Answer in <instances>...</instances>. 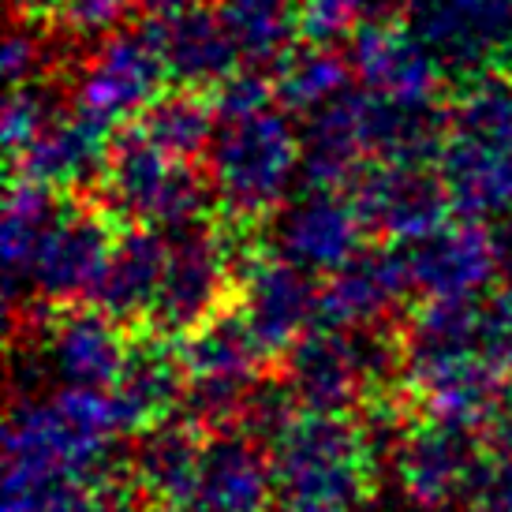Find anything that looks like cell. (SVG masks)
I'll return each instance as SVG.
<instances>
[{"label":"cell","instance_id":"cell-1","mask_svg":"<svg viewBox=\"0 0 512 512\" xmlns=\"http://www.w3.org/2000/svg\"><path fill=\"white\" fill-rule=\"evenodd\" d=\"M206 169L217 206L236 221H258L281 210L303 176V131L281 109L228 120L206 154Z\"/></svg>","mask_w":512,"mask_h":512},{"label":"cell","instance_id":"cell-2","mask_svg":"<svg viewBox=\"0 0 512 512\" xmlns=\"http://www.w3.org/2000/svg\"><path fill=\"white\" fill-rule=\"evenodd\" d=\"M101 195L113 214L128 217L139 228L184 232L202 225L214 191H210V176H199L195 165L157 150L131 124L113 139L109 169L101 176Z\"/></svg>","mask_w":512,"mask_h":512},{"label":"cell","instance_id":"cell-3","mask_svg":"<svg viewBox=\"0 0 512 512\" xmlns=\"http://www.w3.org/2000/svg\"><path fill=\"white\" fill-rule=\"evenodd\" d=\"M169 83L165 60L150 30H116L94 45L72 83V113L113 131L131 116H143Z\"/></svg>","mask_w":512,"mask_h":512},{"label":"cell","instance_id":"cell-4","mask_svg":"<svg viewBox=\"0 0 512 512\" xmlns=\"http://www.w3.org/2000/svg\"><path fill=\"white\" fill-rule=\"evenodd\" d=\"M344 57L363 90L404 105H438L441 83L449 75L430 53V45L397 19H378L363 27Z\"/></svg>","mask_w":512,"mask_h":512},{"label":"cell","instance_id":"cell-5","mask_svg":"<svg viewBox=\"0 0 512 512\" xmlns=\"http://www.w3.org/2000/svg\"><path fill=\"white\" fill-rule=\"evenodd\" d=\"M348 195L356 202L363 225L385 240L404 243H419L423 236L438 232L445 214L453 210L438 169L415 165H367Z\"/></svg>","mask_w":512,"mask_h":512},{"label":"cell","instance_id":"cell-6","mask_svg":"<svg viewBox=\"0 0 512 512\" xmlns=\"http://www.w3.org/2000/svg\"><path fill=\"white\" fill-rule=\"evenodd\" d=\"M113 255L105 217L86 206H60L34 247L27 285L49 299H72L98 292Z\"/></svg>","mask_w":512,"mask_h":512},{"label":"cell","instance_id":"cell-7","mask_svg":"<svg viewBox=\"0 0 512 512\" xmlns=\"http://www.w3.org/2000/svg\"><path fill=\"white\" fill-rule=\"evenodd\" d=\"M363 217L352 195L344 191H307L281 214L277 247L299 270H329L337 273L359 255L363 240Z\"/></svg>","mask_w":512,"mask_h":512},{"label":"cell","instance_id":"cell-8","mask_svg":"<svg viewBox=\"0 0 512 512\" xmlns=\"http://www.w3.org/2000/svg\"><path fill=\"white\" fill-rule=\"evenodd\" d=\"M408 281L434 299H468L498 270V247L479 221H445L404 255Z\"/></svg>","mask_w":512,"mask_h":512},{"label":"cell","instance_id":"cell-9","mask_svg":"<svg viewBox=\"0 0 512 512\" xmlns=\"http://www.w3.org/2000/svg\"><path fill=\"white\" fill-rule=\"evenodd\" d=\"M146 30L154 34L169 83L180 90H217L228 75L240 72L236 64L243 57L217 8H191L165 23H146Z\"/></svg>","mask_w":512,"mask_h":512},{"label":"cell","instance_id":"cell-10","mask_svg":"<svg viewBox=\"0 0 512 512\" xmlns=\"http://www.w3.org/2000/svg\"><path fill=\"white\" fill-rule=\"evenodd\" d=\"M225 273V243L217 240L210 228L195 225L176 232V240L169 243V266H165L161 296L154 307L161 322L180 329L206 318L225 288Z\"/></svg>","mask_w":512,"mask_h":512},{"label":"cell","instance_id":"cell-11","mask_svg":"<svg viewBox=\"0 0 512 512\" xmlns=\"http://www.w3.org/2000/svg\"><path fill=\"white\" fill-rule=\"evenodd\" d=\"M109 154H113L109 131L79 113H64L12 169L19 180L42 184L49 191H72L101 180L109 169Z\"/></svg>","mask_w":512,"mask_h":512},{"label":"cell","instance_id":"cell-12","mask_svg":"<svg viewBox=\"0 0 512 512\" xmlns=\"http://www.w3.org/2000/svg\"><path fill=\"white\" fill-rule=\"evenodd\" d=\"M438 176L456 217L464 221H490L512 217V157L486 150V146L460 139L449 131V143L438 157Z\"/></svg>","mask_w":512,"mask_h":512},{"label":"cell","instance_id":"cell-13","mask_svg":"<svg viewBox=\"0 0 512 512\" xmlns=\"http://www.w3.org/2000/svg\"><path fill=\"white\" fill-rule=\"evenodd\" d=\"M322 307L307 270L292 266L288 258L255 262L247 273V326L258 341H285L292 337L307 314Z\"/></svg>","mask_w":512,"mask_h":512},{"label":"cell","instance_id":"cell-14","mask_svg":"<svg viewBox=\"0 0 512 512\" xmlns=\"http://www.w3.org/2000/svg\"><path fill=\"white\" fill-rule=\"evenodd\" d=\"M169 266V240L157 228H131L113 243L98 296L116 314H135L157 307L161 281Z\"/></svg>","mask_w":512,"mask_h":512},{"label":"cell","instance_id":"cell-15","mask_svg":"<svg viewBox=\"0 0 512 512\" xmlns=\"http://www.w3.org/2000/svg\"><path fill=\"white\" fill-rule=\"evenodd\" d=\"M408 281V266L404 255H389V251H359L348 266L333 273V281L322 292V311L333 326H352V322H367L374 314H382L400 288Z\"/></svg>","mask_w":512,"mask_h":512},{"label":"cell","instance_id":"cell-16","mask_svg":"<svg viewBox=\"0 0 512 512\" xmlns=\"http://www.w3.org/2000/svg\"><path fill=\"white\" fill-rule=\"evenodd\" d=\"M299 4L303 0H217L214 8L240 57L251 68H266L292 53V38H299Z\"/></svg>","mask_w":512,"mask_h":512},{"label":"cell","instance_id":"cell-17","mask_svg":"<svg viewBox=\"0 0 512 512\" xmlns=\"http://www.w3.org/2000/svg\"><path fill=\"white\" fill-rule=\"evenodd\" d=\"M135 128L143 131L146 139L165 150L176 161H199L202 154H210L217 131H221V120H217V109L210 94H199V90H176V94H165L157 98Z\"/></svg>","mask_w":512,"mask_h":512},{"label":"cell","instance_id":"cell-18","mask_svg":"<svg viewBox=\"0 0 512 512\" xmlns=\"http://www.w3.org/2000/svg\"><path fill=\"white\" fill-rule=\"evenodd\" d=\"M352 79H356V72H352L348 57H341L337 49L303 45V49H292L277 64L273 90H277V101L288 113L314 116L318 109L344 98L352 90Z\"/></svg>","mask_w":512,"mask_h":512},{"label":"cell","instance_id":"cell-19","mask_svg":"<svg viewBox=\"0 0 512 512\" xmlns=\"http://www.w3.org/2000/svg\"><path fill=\"white\" fill-rule=\"evenodd\" d=\"M449 131L460 139L512 157V79L483 75L464 86V94L449 109Z\"/></svg>","mask_w":512,"mask_h":512},{"label":"cell","instance_id":"cell-20","mask_svg":"<svg viewBox=\"0 0 512 512\" xmlns=\"http://www.w3.org/2000/svg\"><path fill=\"white\" fill-rule=\"evenodd\" d=\"M57 202L53 191L42 184H30L15 176L8 202H4V228H0V240H4V266H8V288H19V281H27L30 258L34 247L42 240V232L49 228V221L57 217Z\"/></svg>","mask_w":512,"mask_h":512},{"label":"cell","instance_id":"cell-21","mask_svg":"<svg viewBox=\"0 0 512 512\" xmlns=\"http://www.w3.org/2000/svg\"><path fill=\"white\" fill-rule=\"evenodd\" d=\"M404 12V0H303L299 4V42L318 49L352 45L359 30L393 19V12Z\"/></svg>","mask_w":512,"mask_h":512},{"label":"cell","instance_id":"cell-22","mask_svg":"<svg viewBox=\"0 0 512 512\" xmlns=\"http://www.w3.org/2000/svg\"><path fill=\"white\" fill-rule=\"evenodd\" d=\"M57 359L75 382L109 378L120 363V344L101 314H72L57 326Z\"/></svg>","mask_w":512,"mask_h":512},{"label":"cell","instance_id":"cell-23","mask_svg":"<svg viewBox=\"0 0 512 512\" xmlns=\"http://www.w3.org/2000/svg\"><path fill=\"white\" fill-rule=\"evenodd\" d=\"M57 116L60 109L49 90H42L38 83L15 86L8 94V105H4V124H0V139H4L12 165L57 124Z\"/></svg>","mask_w":512,"mask_h":512},{"label":"cell","instance_id":"cell-24","mask_svg":"<svg viewBox=\"0 0 512 512\" xmlns=\"http://www.w3.org/2000/svg\"><path fill=\"white\" fill-rule=\"evenodd\" d=\"M273 98H277L273 79H266L258 68H240V72L228 75L225 83L210 94L221 124H228V120H243V116H255V113H266V109H273Z\"/></svg>","mask_w":512,"mask_h":512},{"label":"cell","instance_id":"cell-25","mask_svg":"<svg viewBox=\"0 0 512 512\" xmlns=\"http://www.w3.org/2000/svg\"><path fill=\"white\" fill-rule=\"evenodd\" d=\"M45 57H49V53H45L38 30L30 27L27 19H15L12 27H8V38H4V53H0L8 86L15 90V86L34 83L38 72L45 68Z\"/></svg>","mask_w":512,"mask_h":512},{"label":"cell","instance_id":"cell-26","mask_svg":"<svg viewBox=\"0 0 512 512\" xmlns=\"http://www.w3.org/2000/svg\"><path fill=\"white\" fill-rule=\"evenodd\" d=\"M135 8H139V15H146V23H165V19L191 12V8H202V0H135Z\"/></svg>","mask_w":512,"mask_h":512},{"label":"cell","instance_id":"cell-27","mask_svg":"<svg viewBox=\"0 0 512 512\" xmlns=\"http://www.w3.org/2000/svg\"><path fill=\"white\" fill-rule=\"evenodd\" d=\"M494 247H498L501 273L509 277V285H512V217H505V225L498 228V236H494Z\"/></svg>","mask_w":512,"mask_h":512},{"label":"cell","instance_id":"cell-28","mask_svg":"<svg viewBox=\"0 0 512 512\" xmlns=\"http://www.w3.org/2000/svg\"><path fill=\"white\" fill-rule=\"evenodd\" d=\"M509 4H512V0H509Z\"/></svg>","mask_w":512,"mask_h":512}]
</instances>
